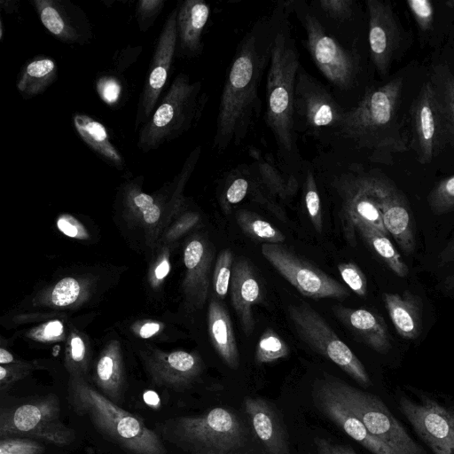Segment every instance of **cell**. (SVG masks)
I'll use <instances>...</instances> for the list:
<instances>
[{
	"label": "cell",
	"mask_w": 454,
	"mask_h": 454,
	"mask_svg": "<svg viewBox=\"0 0 454 454\" xmlns=\"http://www.w3.org/2000/svg\"><path fill=\"white\" fill-rule=\"evenodd\" d=\"M280 9L261 18L239 43L223 87L213 148L239 145L260 114L259 88L270 60Z\"/></svg>",
	"instance_id": "obj_1"
},
{
	"label": "cell",
	"mask_w": 454,
	"mask_h": 454,
	"mask_svg": "<svg viewBox=\"0 0 454 454\" xmlns=\"http://www.w3.org/2000/svg\"><path fill=\"white\" fill-rule=\"evenodd\" d=\"M294 1L277 3L280 13L267 73L265 121L276 142L278 164L285 172L298 176L304 160L297 145L294 121L295 83L301 66L289 21Z\"/></svg>",
	"instance_id": "obj_2"
},
{
	"label": "cell",
	"mask_w": 454,
	"mask_h": 454,
	"mask_svg": "<svg viewBox=\"0 0 454 454\" xmlns=\"http://www.w3.org/2000/svg\"><path fill=\"white\" fill-rule=\"evenodd\" d=\"M402 89V77H395L367 90L358 104L346 111L334 143L347 142L365 151L373 162L388 161L393 153L406 151L407 140L398 123Z\"/></svg>",
	"instance_id": "obj_3"
},
{
	"label": "cell",
	"mask_w": 454,
	"mask_h": 454,
	"mask_svg": "<svg viewBox=\"0 0 454 454\" xmlns=\"http://www.w3.org/2000/svg\"><path fill=\"white\" fill-rule=\"evenodd\" d=\"M69 401L75 412L87 416L95 427L128 454H166L158 434L143 420L121 409L82 380H73Z\"/></svg>",
	"instance_id": "obj_4"
},
{
	"label": "cell",
	"mask_w": 454,
	"mask_h": 454,
	"mask_svg": "<svg viewBox=\"0 0 454 454\" xmlns=\"http://www.w3.org/2000/svg\"><path fill=\"white\" fill-rule=\"evenodd\" d=\"M207 101L201 82H191L188 74L180 73L140 129L139 150L148 153L181 137L200 120Z\"/></svg>",
	"instance_id": "obj_5"
},
{
	"label": "cell",
	"mask_w": 454,
	"mask_h": 454,
	"mask_svg": "<svg viewBox=\"0 0 454 454\" xmlns=\"http://www.w3.org/2000/svg\"><path fill=\"white\" fill-rule=\"evenodd\" d=\"M168 427L170 438L195 453H225L246 442L243 425L231 411L215 407L198 416H184Z\"/></svg>",
	"instance_id": "obj_6"
},
{
	"label": "cell",
	"mask_w": 454,
	"mask_h": 454,
	"mask_svg": "<svg viewBox=\"0 0 454 454\" xmlns=\"http://www.w3.org/2000/svg\"><path fill=\"white\" fill-rule=\"evenodd\" d=\"M293 12L305 30L308 51L320 73L338 90L352 89L359 73L356 54L328 33L305 1H295Z\"/></svg>",
	"instance_id": "obj_7"
},
{
	"label": "cell",
	"mask_w": 454,
	"mask_h": 454,
	"mask_svg": "<svg viewBox=\"0 0 454 454\" xmlns=\"http://www.w3.org/2000/svg\"><path fill=\"white\" fill-rule=\"evenodd\" d=\"M346 111L330 91L301 65L294 98L297 134L303 132L323 145H332L340 131Z\"/></svg>",
	"instance_id": "obj_8"
},
{
	"label": "cell",
	"mask_w": 454,
	"mask_h": 454,
	"mask_svg": "<svg viewBox=\"0 0 454 454\" xmlns=\"http://www.w3.org/2000/svg\"><path fill=\"white\" fill-rule=\"evenodd\" d=\"M322 380L362 421L369 432L400 454H425L376 395L325 375Z\"/></svg>",
	"instance_id": "obj_9"
},
{
	"label": "cell",
	"mask_w": 454,
	"mask_h": 454,
	"mask_svg": "<svg viewBox=\"0 0 454 454\" xmlns=\"http://www.w3.org/2000/svg\"><path fill=\"white\" fill-rule=\"evenodd\" d=\"M287 312L301 340L363 387L371 385L369 374L362 362L317 310L307 303H300L288 306Z\"/></svg>",
	"instance_id": "obj_10"
},
{
	"label": "cell",
	"mask_w": 454,
	"mask_h": 454,
	"mask_svg": "<svg viewBox=\"0 0 454 454\" xmlns=\"http://www.w3.org/2000/svg\"><path fill=\"white\" fill-rule=\"evenodd\" d=\"M8 436L35 437L65 446L74 441V432L61 421L59 400L50 394L17 407L2 409L0 438Z\"/></svg>",
	"instance_id": "obj_11"
},
{
	"label": "cell",
	"mask_w": 454,
	"mask_h": 454,
	"mask_svg": "<svg viewBox=\"0 0 454 454\" xmlns=\"http://www.w3.org/2000/svg\"><path fill=\"white\" fill-rule=\"evenodd\" d=\"M263 257L303 296L342 299L349 291L315 265L304 261L280 244L263 243Z\"/></svg>",
	"instance_id": "obj_12"
},
{
	"label": "cell",
	"mask_w": 454,
	"mask_h": 454,
	"mask_svg": "<svg viewBox=\"0 0 454 454\" xmlns=\"http://www.w3.org/2000/svg\"><path fill=\"white\" fill-rule=\"evenodd\" d=\"M399 407L434 454H454V410L428 396L414 401L402 395Z\"/></svg>",
	"instance_id": "obj_13"
},
{
	"label": "cell",
	"mask_w": 454,
	"mask_h": 454,
	"mask_svg": "<svg viewBox=\"0 0 454 454\" xmlns=\"http://www.w3.org/2000/svg\"><path fill=\"white\" fill-rule=\"evenodd\" d=\"M177 12L176 6L168 14L157 40L137 105L135 129L153 114L168 78L177 51Z\"/></svg>",
	"instance_id": "obj_14"
},
{
	"label": "cell",
	"mask_w": 454,
	"mask_h": 454,
	"mask_svg": "<svg viewBox=\"0 0 454 454\" xmlns=\"http://www.w3.org/2000/svg\"><path fill=\"white\" fill-rule=\"evenodd\" d=\"M367 171L372 193L386 231L406 254H412L416 247L415 224L406 198L387 177L372 170Z\"/></svg>",
	"instance_id": "obj_15"
},
{
	"label": "cell",
	"mask_w": 454,
	"mask_h": 454,
	"mask_svg": "<svg viewBox=\"0 0 454 454\" xmlns=\"http://www.w3.org/2000/svg\"><path fill=\"white\" fill-rule=\"evenodd\" d=\"M412 124L418 160L428 164L448 142L442 111L429 81L423 83L414 101Z\"/></svg>",
	"instance_id": "obj_16"
},
{
	"label": "cell",
	"mask_w": 454,
	"mask_h": 454,
	"mask_svg": "<svg viewBox=\"0 0 454 454\" xmlns=\"http://www.w3.org/2000/svg\"><path fill=\"white\" fill-rule=\"evenodd\" d=\"M313 401L317 410L346 434L372 454H400L372 434L346 403L321 380L313 387Z\"/></svg>",
	"instance_id": "obj_17"
},
{
	"label": "cell",
	"mask_w": 454,
	"mask_h": 454,
	"mask_svg": "<svg viewBox=\"0 0 454 454\" xmlns=\"http://www.w3.org/2000/svg\"><path fill=\"white\" fill-rule=\"evenodd\" d=\"M33 5L44 27L59 41L85 44L93 37L86 13L68 0H34Z\"/></svg>",
	"instance_id": "obj_18"
},
{
	"label": "cell",
	"mask_w": 454,
	"mask_h": 454,
	"mask_svg": "<svg viewBox=\"0 0 454 454\" xmlns=\"http://www.w3.org/2000/svg\"><path fill=\"white\" fill-rule=\"evenodd\" d=\"M366 6L371 58L377 71L384 75L387 73L398 48L400 28L389 4L368 0Z\"/></svg>",
	"instance_id": "obj_19"
},
{
	"label": "cell",
	"mask_w": 454,
	"mask_h": 454,
	"mask_svg": "<svg viewBox=\"0 0 454 454\" xmlns=\"http://www.w3.org/2000/svg\"><path fill=\"white\" fill-rule=\"evenodd\" d=\"M230 293L241 328L249 336L254 329L253 307L262 301V293L254 269L245 257H239L234 261Z\"/></svg>",
	"instance_id": "obj_20"
},
{
	"label": "cell",
	"mask_w": 454,
	"mask_h": 454,
	"mask_svg": "<svg viewBox=\"0 0 454 454\" xmlns=\"http://www.w3.org/2000/svg\"><path fill=\"white\" fill-rule=\"evenodd\" d=\"M244 409L267 454H290L286 430L270 403L261 397H246Z\"/></svg>",
	"instance_id": "obj_21"
},
{
	"label": "cell",
	"mask_w": 454,
	"mask_h": 454,
	"mask_svg": "<svg viewBox=\"0 0 454 454\" xmlns=\"http://www.w3.org/2000/svg\"><path fill=\"white\" fill-rule=\"evenodd\" d=\"M335 316L368 347L386 354L392 348L391 336L384 318L365 309L334 306Z\"/></svg>",
	"instance_id": "obj_22"
},
{
	"label": "cell",
	"mask_w": 454,
	"mask_h": 454,
	"mask_svg": "<svg viewBox=\"0 0 454 454\" xmlns=\"http://www.w3.org/2000/svg\"><path fill=\"white\" fill-rule=\"evenodd\" d=\"M177 7L178 54L198 56L203 51L202 35L210 17V6L203 0H186Z\"/></svg>",
	"instance_id": "obj_23"
},
{
	"label": "cell",
	"mask_w": 454,
	"mask_h": 454,
	"mask_svg": "<svg viewBox=\"0 0 454 454\" xmlns=\"http://www.w3.org/2000/svg\"><path fill=\"white\" fill-rule=\"evenodd\" d=\"M383 302L396 333L404 340L417 339L422 331L423 302L410 291L383 293Z\"/></svg>",
	"instance_id": "obj_24"
},
{
	"label": "cell",
	"mask_w": 454,
	"mask_h": 454,
	"mask_svg": "<svg viewBox=\"0 0 454 454\" xmlns=\"http://www.w3.org/2000/svg\"><path fill=\"white\" fill-rule=\"evenodd\" d=\"M208 333L215 351L231 369L239 366V352L231 319L226 308L213 300L208 308Z\"/></svg>",
	"instance_id": "obj_25"
},
{
	"label": "cell",
	"mask_w": 454,
	"mask_h": 454,
	"mask_svg": "<svg viewBox=\"0 0 454 454\" xmlns=\"http://www.w3.org/2000/svg\"><path fill=\"white\" fill-rule=\"evenodd\" d=\"M248 154L255 163L261 183L266 192L273 197L288 200L299 189V176L281 169L274 159L254 146L248 147Z\"/></svg>",
	"instance_id": "obj_26"
},
{
	"label": "cell",
	"mask_w": 454,
	"mask_h": 454,
	"mask_svg": "<svg viewBox=\"0 0 454 454\" xmlns=\"http://www.w3.org/2000/svg\"><path fill=\"white\" fill-rule=\"evenodd\" d=\"M73 123L82 141L102 160L117 168L125 166L124 158L111 143L106 128L90 116L75 113Z\"/></svg>",
	"instance_id": "obj_27"
},
{
	"label": "cell",
	"mask_w": 454,
	"mask_h": 454,
	"mask_svg": "<svg viewBox=\"0 0 454 454\" xmlns=\"http://www.w3.org/2000/svg\"><path fill=\"white\" fill-rule=\"evenodd\" d=\"M58 79V67L51 58L37 56L28 61L16 82L25 98L43 93Z\"/></svg>",
	"instance_id": "obj_28"
},
{
	"label": "cell",
	"mask_w": 454,
	"mask_h": 454,
	"mask_svg": "<svg viewBox=\"0 0 454 454\" xmlns=\"http://www.w3.org/2000/svg\"><path fill=\"white\" fill-rule=\"evenodd\" d=\"M439 103L448 143L454 147V75L445 64L434 66L428 80Z\"/></svg>",
	"instance_id": "obj_29"
},
{
	"label": "cell",
	"mask_w": 454,
	"mask_h": 454,
	"mask_svg": "<svg viewBox=\"0 0 454 454\" xmlns=\"http://www.w3.org/2000/svg\"><path fill=\"white\" fill-rule=\"evenodd\" d=\"M259 182V175L253 162L250 165H240L231 170L225 180V186L221 195V206L224 212L240 203Z\"/></svg>",
	"instance_id": "obj_30"
},
{
	"label": "cell",
	"mask_w": 454,
	"mask_h": 454,
	"mask_svg": "<svg viewBox=\"0 0 454 454\" xmlns=\"http://www.w3.org/2000/svg\"><path fill=\"white\" fill-rule=\"evenodd\" d=\"M368 247L399 278H405L409 268L400 253L389 240L387 236L377 229L359 224L355 227Z\"/></svg>",
	"instance_id": "obj_31"
},
{
	"label": "cell",
	"mask_w": 454,
	"mask_h": 454,
	"mask_svg": "<svg viewBox=\"0 0 454 454\" xmlns=\"http://www.w3.org/2000/svg\"><path fill=\"white\" fill-rule=\"evenodd\" d=\"M166 364L167 372L160 375V382L170 387L188 384L201 370L199 357L184 351L170 353L166 358Z\"/></svg>",
	"instance_id": "obj_32"
},
{
	"label": "cell",
	"mask_w": 454,
	"mask_h": 454,
	"mask_svg": "<svg viewBox=\"0 0 454 454\" xmlns=\"http://www.w3.org/2000/svg\"><path fill=\"white\" fill-rule=\"evenodd\" d=\"M235 218L241 231L254 240L280 244L286 239L280 230L254 212L246 209L239 210Z\"/></svg>",
	"instance_id": "obj_33"
},
{
	"label": "cell",
	"mask_w": 454,
	"mask_h": 454,
	"mask_svg": "<svg viewBox=\"0 0 454 454\" xmlns=\"http://www.w3.org/2000/svg\"><path fill=\"white\" fill-rule=\"evenodd\" d=\"M301 173L304 204L314 229L321 233L323 231L321 199L317 177L312 163L304 160Z\"/></svg>",
	"instance_id": "obj_34"
},
{
	"label": "cell",
	"mask_w": 454,
	"mask_h": 454,
	"mask_svg": "<svg viewBox=\"0 0 454 454\" xmlns=\"http://www.w3.org/2000/svg\"><path fill=\"white\" fill-rule=\"evenodd\" d=\"M287 343L272 329H265L256 348L254 359L256 364H264L276 362L289 356Z\"/></svg>",
	"instance_id": "obj_35"
},
{
	"label": "cell",
	"mask_w": 454,
	"mask_h": 454,
	"mask_svg": "<svg viewBox=\"0 0 454 454\" xmlns=\"http://www.w3.org/2000/svg\"><path fill=\"white\" fill-rule=\"evenodd\" d=\"M309 7L318 18L343 23L349 20L355 11L353 0H319L311 2Z\"/></svg>",
	"instance_id": "obj_36"
},
{
	"label": "cell",
	"mask_w": 454,
	"mask_h": 454,
	"mask_svg": "<svg viewBox=\"0 0 454 454\" xmlns=\"http://www.w3.org/2000/svg\"><path fill=\"white\" fill-rule=\"evenodd\" d=\"M427 201L436 215L454 211V175L440 181L430 192Z\"/></svg>",
	"instance_id": "obj_37"
},
{
	"label": "cell",
	"mask_w": 454,
	"mask_h": 454,
	"mask_svg": "<svg viewBox=\"0 0 454 454\" xmlns=\"http://www.w3.org/2000/svg\"><path fill=\"white\" fill-rule=\"evenodd\" d=\"M233 263V252L228 248L222 250L217 257L213 276L214 290L221 300L228 294Z\"/></svg>",
	"instance_id": "obj_38"
},
{
	"label": "cell",
	"mask_w": 454,
	"mask_h": 454,
	"mask_svg": "<svg viewBox=\"0 0 454 454\" xmlns=\"http://www.w3.org/2000/svg\"><path fill=\"white\" fill-rule=\"evenodd\" d=\"M44 446L27 437L8 436L0 439V454H43Z\"/></svg>",
	"instance_id": "obj_39"
},
{
	"label": "cell",
	"mask_w": 454,
	"mask_h": 454,
	"mask_svg": "<svg viewBox=\"0 0 454 454\" xmlns=\"http://www.w3.org/2000/svg\"><path fill=\"white\" fill-rule=\"evenodd\" d=\"M342 280L358 296L364 297L367 294V279L362 270L352 262L338 265Z\"/></svg>",
	"instance_id": "obj_40"
},
{
	"label": "cell",
	"mask_w": 454,
	"mask_h": 454,
	"mask_svg": "<svg viewBox=\"0 0 454 454\" xmlns=\"http://www.w3.org/2000/svg\"><path fill=\"white\" fill-rule=\"evenodd\" d=\"M166 0H140L137 4V19L140 31L146 32L164 8Z\"/></svg>",
	"instance_id": "obj_41"
},
{
	"label": "cell",
	"mask_w": 454,
	"mask_h": 454,
	"mask_svg": "<svg viewBox=\"0 0 454 454\" xmlns=\"http://www.w3.org/2000/svg\"><path fill=\"white\" fill-rule=\"evenodd\" d=\"M80 293L78 282L72 278L61 279L54 286L51 293V301L57 306H67L77 299Z\"/></svg>",
	"instance_id": "obj_42"
},
{
	"label": "cell",
	"mask_w": 454,
	"mask_h": 454,
	"mask_svg": "<svg viewBox=\"0 0 454 454\" xmlns=\"http://www.w3.org/2000/svg\"><path fill=\"white\" fill-rule=\"evenodd\" d=\"M96 89L100 98L109 106L119 102L122 87L118 78L113 75L101 76L97 80Z\"/></svg>",
	"instance_id": "obj_43"
},
{
	"label": "cell",
	"mask_w": 454,
	"mask_h": 454,
	"mask_svg": "<svg viewBox=\"0 0 454 454\" xmlns=\"http://www.w3.org/2000/svg\"><path fill=\"white\" fill-rule=\"evenodd\" d=\"M407 4L419 29L423 32L430 30L434 16L433 4L428 0H409Z\"/></svg>",
	"instance_id": "obj_44"
},
{
	"label": "cell",
	"mask_w": 454,
	"mask_h": 454,
	"mask_svg": "<svg viewBox=\"0 0 454 454\" xmlns=\"http://www.w3.org/2000/svg\"><path fill=\"white\" fill-rule=\"evenodd\" d=\"M132 188V202L142 212L144 220L147 223H156L160 218V209L154 203L153 198L149 194L137 191L135 185Z\"/></svg>",
	"instance_id": "obj_45"
},
{
	"label": "cell",
	"mask_w": 454,
	"mask_h": 454,
	"mask_svg": "<svg viewBox=\"0 0 454 454\" xmlns=\"http://www.w3.org/2000/svg\"><path fill=\"white\" fill-rule=\"evenodd\" d=\"M314 453L312 454H356L348 445L334 443L327 439L316 437L314 439Z\"/></svg>",
	"instance_id": "obj_46"
},
{
	"label": "cell",
	"mask_w": 454,
	"mask_h": 454,
	"mask_svg": "<svg viewBox=\"0 0 454 454\" xmlns=\"http://www.w3.org/2000/svg\"><path fill=\"white\" fill-rule=\"evenodd\" d=\"M59 229L68 237L74 238L78 236L79 229L75 221L71 217L62 216L58 220Z\"/></svg>",
	"instance_id": "obj_47"
},
{
	"label": "cell",
	"mask_w": 454,
	"mask_h": 454,
	"mask_svg": "<svg viewBox=\"0 0 454 454\" xmlns=\"http://www.w3.org/2000/svg\"><path fill=\"white\" fill-rule=\"evenodd\" d=\"M71 358L74 362H82L84 358L85 348L80 337H74L71 340Z\"/></svg>",
	"instance_id": "obj_48"
},
{
	"label": "cell",
	"mask_w": 454,
	"mask_h": 454,
	"mask_svg": "<svg viewBox=\"0 0 454 454\" xmlns=\"http://www.w3.org/2000/svg\"><path fill=\"white\" fill-rule=\"evenodd\" d=\"M63 332V325L59 321L49 322L43 330V335L46 339H55Z\"/></svg>",
	"instance_id": "obj_49"
},
{
	"label": "cell",
	"mask_w": 454,
	"mask_h": 454,
	"mask_svg": "<svg viewBox=\"0 0 454 454\" xmlns=\"http://www.w3.org/2000/svg\"><path fill=\"white\" fill-rule=\"evenodd\" d=\"M439 262L441 265L454 262V239L450 240L439 254Z\"/></svg>",
	"instance_id": "obj_50"
},
{
	"label": "cell",
	"mask_w": 454,
	"mask_h": 454,
	"mask_svg": "<svg viewBox=\"0 0 454 454\" xmlns=\"http://www.w3.org/2000/svg\"><path fill=\"white\" fill-rule=\"evenodd\" d=\"M160 329V325L156 323H147L145 324L139 332V334L143 338H149L154 333H156Z\"/></svg>",
	"instance_id": "obj_51"
},
{
	"label": "cell",
	"mask_w": 454,
	"mask_h": 454,
	"mask_svg": "<svg viewBox=\"0 0 454 454\" xmlns=\"http://www.w3.org/2000/svg\"><path fill=\"white\" fill-rule=\"evenodd\" d=\"M169 263L167 260L162 261L155 270V276L158 279L166 277L169 271Z\"/></svg>",
	"instance_id": "obj_52"
},
{
	"label": "cell",
	"mask_w": 454,
	"mask_h": 454,
	"mask_svg": "<svg viewBox=\"0 0 454 454\" xmlns=\"http://www.w3.org/2000/svg\"><path fill=\"white\" fill-rule=\"evenodd\" d=\"M443 288L446 292H453L454 291V270L445 278L444 283H443Z\"/></svg>",
	"instance_id": "obj_53"
},
{
	"label": "cell",
	"mask_w": 454,
	"mask_h": 454,
	"mask_svg": "<svg viewBox=\"0 0 454 454\" xmlns=\"http://www.w3.org/2000/svg\"><path fill=\"white\" fill-rule=\"evenodd\" d=\"M12 361H13L12 355L10 352H8L7 350L1 348L0 349V364H10Z\"/></svg>",
	"instance_id": "obj_54"
},
{
	"label": "cell",
	"mask_w": 454,
	"mask_h": 454,
	"mask_svg": "<svg viewBox=\"0 0 454 454\" xmlns=\"http://www.w3.org/2000/svg\"><path fill=\"white\" fill-rule=\"evenodd\" d=\"M448 4L451 5V7L454 8V0L450 1V2H448Z\"/></svg>",
	"instance_id": "obj_55"
},
{
	"label": "cell",
	"mask_w": 454,
	"mask_h": 454,
	"mask_svg": "<svg viewBox=\"0 0 454 454\" xmlns=\"http://www.w3.org/2000/svg\"><path fill=\"white\" fill-rule=\"evenodd\" d=\"M195 454H218V453H195Z\"/></svg>",
	"instance_id": "obj_56"
}]
</instances>
